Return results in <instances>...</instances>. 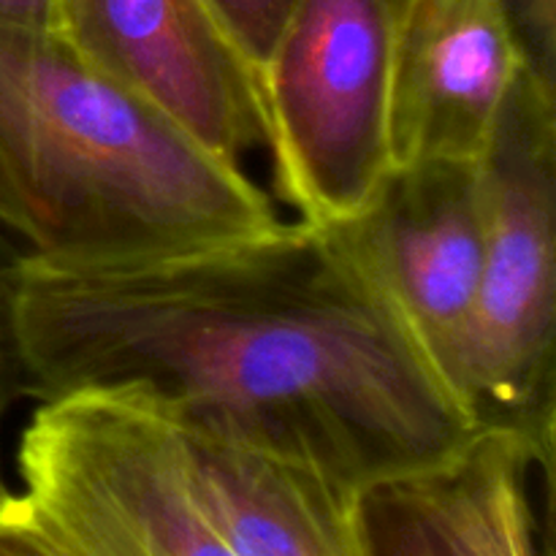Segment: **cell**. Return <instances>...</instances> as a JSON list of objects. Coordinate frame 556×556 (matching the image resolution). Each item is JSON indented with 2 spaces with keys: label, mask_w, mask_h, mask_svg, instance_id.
Returning a JSON list of instances; mask_svg holds the SVG:
<instances>
[{
  "label": "cell",
  "mask_w": 556,
  "mask_h": 556,
  "mask_svg": "<svg viewBox=\"0 0 556 556\" xmlns=\"http://www.w3.org/2000/svg\"><path fill=\"white\" fill-rule=\"evenodd\" d=\"M177 438L195 503L237 556H364L356 494L231 440Z\"/></svg>",
  "instance_id": "obj_10"
},
{
  "label": "cell",
  "mask_w": 556,
  "mask_h": 556,
  "mask_svg": "<svg viewBox=\"0 0 556 556\" xmlns=\"http://www.w3.org/2000/svg\"><path fill=\"white\" fill-rule=\"evenodd\" d=\"M0 556H76L36 521L22 494L0 508Z\"/></svg>",
  "instance_id": "obj_14"
},
{
  "label": "cell",
  "mask_w": 556,
  "mask_h": 556,
  "mask_svg": "<svg viewBox=\"0 0 556 556\" xmlns=\"http://www.w3.org/2000/svg\"><path fill=\"white\" fill-rule=\"evenodd\" d=\"M324 228L389 299L456 396L486 253L481 161L391 166L358 215Z\"/></svg>",
  "instance_id": "obj_6"
},
{
  "label": "cell",
  "mask_w": 556,
  "mask_h": 556,
  "mask_svg": "<svg viewBox=\"0 0 556 556\" xmlns=\"http://www.w3.org/2000/svg\"><path fill=\"white\" fill-rule=\"evenodd\" d=\"M554 476L521 434L476 429L451 459L356 494L364 556H543L532 481Z\"/></svg>",
  "instance_id": "obj_9"
},
{
  "label": "cell",
  "mask_w": 556,
  "mask_h": 556,
  "mask_svg": "<svg viewBox=\"0 0 556 556\" xmlns=\"http://www.w3.org/2000/svg\"><path fill=\"white\" fill-rule=\"evenodd\" d=\"M521 65L505 0H396L391 166L481 161Z\"/></svg>",
  "instance_id": "obj_8"
},
{
  "label": "cell",
  "mask_w": 556,
  "mask_h": 556,
  "mask_svg": "<svg viewBox=\"0 0 556 556\" xmlns=\"http://www.w3.org/2000/svg\"><path fill=\"white\" fill-rule=\"evenodd\" d=\"M16 258H20V253L0 233V434H3V421L11 405L22 396L20 358H16L14 324H11V286H14ZM11 497H14V492L5 483L3 459H0V508L9 505Z\"/></svg>",
  "instance_id": "obj_12"
},
{
  "label": "cell",
  "mask_w": 556,
  "mask_h": 556,
  "mask_svg": "<svg viewBox=\"0 0 556 556\" xmlns=\"http://www.w3.org/2000/svg\"><path fill=\"white\" fill-rule=\"evenodd\" d=\"M58 0H0V25L54 30Z\"/></svg>",
  "instance_id": "obj_15"
},
{
  "label": "cell",
  "mask_w": 556,
  "mask_h": 556,
  "mask_svg": "<svg viewBox=\"0 0 556 556\" xmlns=\"http://www.w3.org/2000/svg\"><path fill=\"white\" fill-rule=\"evenodd\" d=\"M239 163L87 63L63 36L0 25V228L58 269L174 258L280 226Z\"/></svg>",
  "instance_id": "obj_2"
},
{
  "label": "cell",
  "mask_w": 556,
  "mask_h": 556,
  "mask_svg": "<svg viewBox=\"0 0 556 556\" xmlns=\"http://www.w3.org/2000/svg\"><path fill=\"white\" fill-rule=\"evenodd\" d=\"M255 76L269 60L299 0H206Z\"/></svg>",
  "instance_id": "obj_11"
},
{
  "label": "cell",
  "mask_w": 556,
  "mask_h": 556,
  "mask_svg": "<svg viewBox=\"0 0 556 556\" xmlns=\"http://www.w3.org/2000/svg\"><path fill=\"white\" fill-rule=\"evenodd\" d=\"M22 500L76 556H237L190 492L177 432L112 394L41 402L16 456Z\"/></svg>",
  "instance_id": "obj_5"
},
{
  "label": "cell",
  "mask_w": 556,
  "mask_h": 556,
  "mask_svg": "<svg viewBox=\"0 0 556 556\" xmlns=\"http://www.w3.org/2000/svg\"><path fill=\"white\" fill-rule=\"evenodd\" d=\"M11 324L22 396H123L351 494L476 432L389 299L307 220L117 269L20 253Z\"/></svg>",
  "instance_id": "obj_1"
},
{
  "label": "cell",
  "mask_w": 556,
  "mask_h": 556,
  "mask_svg": "<svg viewBox=\"0 0 556 556\" xmlns=\"http://www.w3.org/2000/svg\"><path fill=\"white\" fill-rule=\"evenodd\" d=\"M396 0H299L258 74L277 193L313 226L367 206L391 168Z\"/></svg>",
  "instance_id": "obj_4"
},
{
  "label": "cell",
  "mask_w": 556,
  "mask_h": 556,
  "mask_svg": "<svg viewBox=\"0 0 556 556\" xmlns=\"http://www.w3.org/2000/svg\"><path fill=\"white\" fill-rule=\"evenodd\" d=\"M54 33L223 161L266 147L258 76L206 0H58Z\"/></svg>",
  "instance_id": "obj_7"
},
{
  "label": "cell",
  "mask_w": 556,
  "mask_h": 556,
  "mask_svg": "<svg viewBox=\"0 0 556 556\" xmlns=\"http://www.w3.org/2000/svg\"><path fill=\"white\" fill-rule=\"evenodd\" d=\"M505 5L525 65L543 81L556 85V0H505Z\"/></svg>",
  "instance_id": "obj_13"
},
{
  "label": "cell",
  "mask_w": 556,
  "mask_h": 556,
  "mask_svg": "<svg viewBox=\"0 0 556 556\" xmlns=\"http://www.w3.org/2000/svg\"><path fill=\"white\" fill-rule=\"evenodd\" d=\"M486 253L456 396L554 462L556 85L521 65L481 157Z\"/></svg>",
  "instance_id": "obj_3"
}]
</instances>
